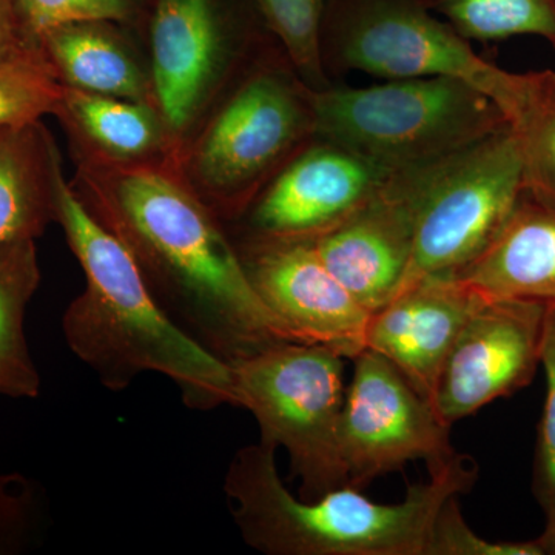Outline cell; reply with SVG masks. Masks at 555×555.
Returning a JSON list of instances; mask_svg holds the SVG:
<instances>
[{
	"label": "cell",
	"instance_id": "7a4b0ae2",
	"mask_svg": "<svg viewBox=\"0 0 555 555\" xmlns=\"http://www.w3.org/2000/svg\"><path fill=\"white\" fill-rule=\"evenodd\" d=\"M56 222L86 276L82 294L62 317V332L101 385L120 392L139 375L155 372L175 383L193 411L238 406L232 366L167 315L129 248L91 215L65 178Z\"/></svg>",
	"mask_w": 555,
	"mask_h": 555
},
{
	"label": "cell",
	"instance_id": "44dd1931",
	"mask_svg": "<svg viewBox=\"0 0 555 555\" xmlns=\"http://www.w3.org/2000/svg\"><path fill=\"white\" fill-rule=\"evenodd\" d=\"M39 284L36 240L0 247V396H39L40 375L25 335V315Z\"/></svg>",
	"mask_w": 555,
	"mask_h": 555
},
{
	"label": "cell",
	"instance_id": "7c38bea8",
	"mask_svg": "<svg viewBox=\"0 0 555 555\" xmlns=\"http://www.w3.org/2000/svg\"><path fill=\"white\" fill-rule=\"evenodd\" d=\"M546 305L489 299L467 318L438 379L434 409L444 425L531 385L542 357Z\"/></svg>",
	"mask_w": 555,
	"mask_h": 555
},
{
	"label": "cell",
	"instance_id": "9c48e42d",
	"mask_svg": "<svg viewBox=\"0 0 555 555\" xmlns=\"http://www.w3.org/2000/svg\"><path fill=\"white\" fill-rule=\"evenodd\" d=\"M327 75L361 72L386 80L451 76L491 98L502 68L423 0H327L321 25Z\"/></svg>",
	"mask_w": 555,
	"mask_h": 555
},
{
	"label": "cell",
	"instance_id": "3957f363",
	"mask_svg": "<svg viewBox=\"0 0 555 555\" xmlns=\"http://www.w3.org/2000/svg\"><path fill=\"white\" fill-rule=\"evenodd\" d=\"M275 456L276 448L248 444L233 455L224 478L241 537L268 555H427L441 507L470 491L478 476L477 463L456 454L393 505L374 502L352 485L305 500L288 491Z\"/></svg>",
	"mask_w": 555,
	"mask_h": 555
},
{
	"label": "cell",
	"instance_id": "8fae6325",
	"mask_svg": "<svg viewBox=\"0 0 555 555\" xmlns=\"http://www.w3.org/2000/svg\"><path fill=\"white\" fill-rule=\"evenodd\" d=\"M233 241L251 286L292 337L346 360L366 349L371 312L328 270L312 240Z\"/></svg>",
	"mask_w": 555,
	"mask_h": 555
},
{
	"label": "cell",
	"instance_id": "8992f818",
	"mask_svg": "<svg viewBox=\"0 0 555 555\" xmlns=\"http://www.w3.org/2000/svg\"><path fill=\"white\" fill-rule=\"evenodd\" d=\"M131 28L147 38L155 104L173 159L222 91L273 39L255 0H141Z\"/></svg>",
	"mask_w": 555,
	"mask_h": 555
},
{
	"label": "cell",
	"instance_id": "5bb4252c",
	"mask_svg": "<svg viewBox=\"0 0 555 555\" xmlns=\"http://www.w3.org/2000/svg\"><path fill=\"white\" fill-rule=\"evenodd\" d=\"M418 171L414 167L390 175L352 217L312 240L324 264L371 313L396 295L406 275L414 248Z\"/></svg>",
	"mask_w": 555,
	"mask_h": 555
},
{
	"label": "cell",
	"instance_id": "5b68a950",
	"mask_svg": "<svg viewBox=\"0 0 555 555\" xmlns=\"http://www.w3.org/2000/svg\"><path fill=\"white\" fill-rule=\"evenodd\" d=\"M317 138L389 171L447 159L506 129L491 98L451 76L315 91Z\"/></svg>",
	"mask_w": 555,
	"mask_h": 555
},
{
	"label": "cell",
	"instance_id": "4fadbf2b",
	"mask_svg": "<svg viewBox=\"0 0 555 555\" xmlns=\"http://www.w3.org/2000/svg\"><path fill=\"white\" fill-rule=\"evenodd\" d=\"M392 173L396 171L315 138L236 221L243 224L241 236L315 240L352 217Z\"/></svg>",
	"mask_w": 555,
	"mask_h": 555
},
{
	"label": "cell",
	"instance_id": "30bf717a",
	"mask_svg": "<svg viewBox=\"0 0 555 555\" xmlns=\"http://www.w3.org/2000/svg\"><path fill=\"white\" fill-rule=\"evenodd\" d=\"M338 422V451L349 483L360 486L425 460L430 474L456 456L449 429L429 401L385 357L364 349L353 358Z\"/></svg>",
	"mask_w": 555,
	"mask_h": 555
},
{
	"label": "cell",
	"instance_id": "484cf974",
	"mask_svg": "<svg viewBox=\"0 0 555 555\" xmlns=\"http://www.w3.org/2000/svg\"><path fill=\"white\" fill-rule=\"evenodd\" d=\"M141 0H16L25 33L39 43L43 33L79 21H115L133 27Z\"/></svg>",
	"mask_w": 555,
	"mask_h": 555
},
{
	"label": "cell",
	"instance_id": "ba28073f",
	"mask_svg": "<svg viewBox=\"0 0 555 555\" xmlns=\"http://www.w3.org/2000/svg\"><path fill=\"white\" fill-rule=\"evenodd\" d=\"M524 192L509 127L420 167L414 248L398 291L420 278L459 272L473 262L499 235Z\"/></svg>",
	"mask_w": 555,
	"mask_h": 555
},
{
	"label": "cell",
	"instance_id": "d6986e66",
	"mask_svg": "<svg viewBox=\"0 0 555 555\" xmlns=\"http://www.w3.org/2000/svg\"><path fill=\"white\" fill-rule=\"evenodd\" d=\"M57 119L75 155L113 163L173 164L163 116L149 102L104 96L65 86Z\"/></svg>",
	"mask_w": 555,
	"mask_h": 555
},
{
	"label": "cell",
	"instance_id": "d4e9b609",
	"mask_svg": "<svg viewBox=\"0 0 555 555\" xmlns=\"http://www.w3.org/2000/svg\"><path fill=\"white\" fill-rule=\"evenodd\" d=\"M540 364L546 374V398L537 437L532 489L545 513L546 524L555 521V305L546 306Z\"/></svg>",
	"mask_w": 555,
	"mask_h": 555
},
{
	"label": "cell",
	"instance_id": "603a6c76",
	"mask_svg": "<svg viewBox=\"0 0 555 555\" xmlns=\"http://www.w3.org/2000/svg\"><path fill=\"white\" fill-rule=\"evenodd\" d=\"M65 83L40 43L0 62V127L56 115Z\"/></svg>",
	"mask_w": 555,
	"mask_h": 555
},
{
	"label": "cell",
	"instance_id": "2e32d148",
	"mask_svg": "<svg viewBox=\"0 0 555 555\" xmlns=\"http://www.w3.org/2000/svg\"><path fill=\"white\" fill-rule=\"evenodd\" d=\"M452 275L485 298L555 305V211L524 192L499 235Z\"/></svg>",
	"mask_w": 555,
	"mask_h": 555
},
{
	"label": "cell",
	"instance_id": "7402d4cb",
	"mask_svg": "<svg viewBox=\"0 0 555 555\" xmlns=\"http://www.w3.org/2000/svg\"><path fill=\"white\" fill-rule=\"evenodd\" d=\"M462 38L500 42L539 36L555 50V0H423Z\"/></svg>",
	"mask_w": 555,
	"mask_h": 555
},
{
	"label": "cell",
	"instance_id": "f1b7e54d",
	"mask_svg": "<svg viewBox=\"0 0 555 555\" xmlns=\"http://www.w3.org/2000/svg\"><path fill=\"white\" fill-rule=\"evenodd\" d=\"M36 43L25 33L16 0H0V62Z\"/></svg>",
	"mask_w": 555,
	"mask_h": 555
},
{
	"label": "cell",
	"instance_id": "cb8c5ba5",
	"mask_svg": "<svg viewBox=\"0 0 555 555\" xmlns=\"http://www.w3.org/2000/svg\"><path fill=\"white\" fill-rule=\"evenodd\" d=\"M327 0H255L262 24L313 90L331 87L321 54Z\"/></svg>",
	"mask_w": 555,
	"mask_h": 555
},
{
	"label": "cell",
	"instance_id": "9a60e30c",
	"mask_svg": "<svg viewBox=\"0 0 555 555\" xmlns=\"http://www.w3.org/2000/svg\"><path fill=\"white\" fill-rule=\"evenodd\" d=\"M483 299L452 273L420 278L371 313L366 349L389 360L434 406L444 361Z\"/></svg>",
	"mask_w": 555,
	"mask_h": 555
},
{
	"label": "cell",
	"instance_id": "6da1fadb",
	"mask_svg": "<svg viewBox=\"0 0 555 555\" xmlns=\"http://www.w3.org/2000/svg\"><path fill=\"white\" fill-rule=\"evenodd\" d=\"M75 156L73 190L129 248L178 326L230 366L275 343L297 341L251 286L224 222L171 164Z\"/></svg>",
	"mask_w": 555,
	"mask_h": 555
},
{
	"label": "cell",
	"instance_id": "ac0fdd59",
	"mask_svg": "<svg viewBox=\"0 0 555 555\" xmlns=\"http://www.w3.org/2000/svg\"><path fill=\"white\" fill-rule=\"evenodd\" d=\"M60 149L42 120L0 127V247L38 240L57 218Z\"/></svg>",
	"mask_w": 555,
	"mask_h": 555
},
{
	"label": "cell",
	"instance_id": "f546056e",
	"mask_svg": "<svg viewBox=\"0 0 555 555\" xmlns=\"http://www.w3.org/2000/svg\"><path fill=\"white\" fill-rule=\"evenodd\" d=\"M545 555H555V521L546 524L545 531L537 539Z\"/></svg>",
	"mask_w": 555,
	"mask_h": 555
},
{
	"label": "cell",
	"instance_id": "ffe728a7",
	"mask_svg": "<svg viewBox=\"0 0 555 555\" xmlns=\"http://www.w3.org/2000/svg\"><path fill=\"white\" fill-rule=\"evenodd\" d=\"M491 100L516 141L526 195L555 211V72L502 69Z\"/></svg>",
	"mask_w": 555,
	"mask_h": 555
},
{
	"label": "cell",
	"instance_id": "277c9868",
	"mask_svg": "<svg viewBox=\"0 0 555 555\" xmlns=\"http://www.w3.org/2000/svg\"><path fill=\"white\" fill-rule=\"evenodd\" d=\"M315 91L270 39L211 105L175 170L222 222L240 221L317 138Z\"/></svg>",
	"mask_w": 555,
	"mask_h": 555
},
{
	"label": "cell",
	"instance_id": "83f0119b",
	"mask_svg": "<svg viewBox=\"0 0 555 555\" xmlns=\"http://www.w3.org/2000/svg\"><path fill=\"white\" fill-rule=\"evenodd\" d=\"M39 518L38 492L22 476L0 477V554L22 551Z\"/></svg>",
	"mask_w": 555,
	"mask_h": 555
},
{
	"label": "cell",
	"instance_id": "4316f807",
	"mask_svg": "<svg viewBox=\"0 0 555 555\" xmlns=\"http://www.w3.org/2000/svg\"><path fill=\"white\" fill-rule=\"evenodd\" d=\"M460 495L451 496L434 524L427 555H545L535 540L532 542H491L476 534L463 518Z\"/></svg>",
	"mask_w": 555,
	"mask_h": 555
},
{
	"label": "cell",
	"instance_id": "52a82bcc",
	"mask_svg": "<svg viewBox=\"0 0 555 555\" xmlns=\"http://www.w3.org/2000/svg\"><path fill=\"white\" fill-rule=\"evenodd\" d=\"M345 360L328 347L280 341L232 364L238 406L257 420L261 443L286 449L305 500L349 483L337 438Z\"/></svg>",
	"mask_w": 555,
	"mask_h": 555
},
{
	"label": "cell",
	"instance_id": "e0dca14e",
	"mask_svg": "<svg viewBox=\"0 0 555 555\" xmlns=\"http://www.w3.org/2000/svg\"><path fill=\"white\" fill-rule=\"evenodd\" d=\"M130 28L115 21L68 22L43 33L39 43L65 86L156 105L150 68L139 60Z\"/></svg>",
	"mask_w": 555,
	"mask_h": 555
}]
</instances>
